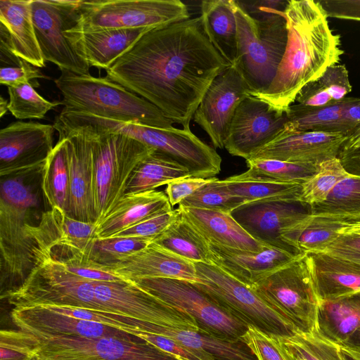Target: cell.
Instances as JSON below:
<instances>
[{
    "mask_svg": "<svg viewBox=\"0 0 360 360\" xmlns=\"http://www.w3.org/2000/svg\"><path fill=\"white\" fill-rule=\"evenodd\" d=\"M228 67L199 16L147 31L105 71L111 81L190 129L207 90Z\"/></svg>",
    "mask_w": 360,
    "mask_h": 360,
    "instance_id": "1",
    "label": "cell"
},
{
    "mask_svg": "<svg viewBox=\"0 0 360 360\" xmlns=\"http://www.w3.org/2000/svg\"><path fill=\"white\" fill-rule=\"evenodd\" d=\"M283 15L288 39L276 77L265 91L252 96L285 112L301 89L338 64L344 51L318 1H288Z\"/></svg>",
    "mask_w": 360,
    "mask_h": 360,
    "instance_id": "2",
    "label": "cell"
},
{
    "mask_svg": "<svg viewBox=\"0 0 360 360\" xmlns=\"http://www.w3.org/2000/svg\"><path fill=\"white\" fill-rule=\"evenodd\" d=\"M0 347L21 360H177L132 335L91 338L1 330Z\"/></svg>",
    "mask_w": 360,
    "mask_h": 360,
    "instance_id": "3",
    "label": "cell"
},
{
    "mask_svg": "<svg viewBox=\"0 0 360 360\" xmlns=\"http://www.w3.org/2000/svg\"><path fill=\"white\" fill-rule=\"evenodd\" d=\"M61 72L55 83L63 97V111L153 127H173L174 122L156 106L107 77Z\"/></svg>",
    "mask_w": 360,
    "mask_h": 360,
    "instance_id": "4",
    "label": "cell"
},
{
    "mask_svg": "<svg viewBox=\"0 0 360 360\" xmlns=\"http://www.w3.org/2000/svg\"><path fill=\"white\" fill-rule=\"evenodd\" d=\"M236 3L238 52L234 66L250 95H255L265 91L276 77L287 44L286 20L281 11L253 18Z\"/></svg>",
    "mask_w": 360,
    "mask_h": 360,
    "instance_id": "5",
    "label": "cell"
},
{
    "mask_svg": "<svg viewBox=\"0 0 360 360\" xmlns=\"http://www.w3.org/2000/svg\"><path fill=\"white\" fill-rule=\"evenodd\" d=\"M53 126L83 127L90 134L94 199L98 223L124 195L137 165L155 150L124 134L108 132L92 125Z\"/></svg>",
    "mask_w": 360,
    "mask_h": 360,
    "instance_id": "6",
    "label": "cell"
},
{
    "mask_svg": "<svg viewBox=\"0 0 360 360\" xmlns=\"http://www.w3.org/2000/svg\"><path fill=\"white\" fill-rule=\"evenodd\" d=\"M22 176L1 177L0 246L2 273L24 282L26 272L30 274L36 264L39 247L35 226L27 222L30 212L37 205V198L23 182Z\"/></svg>",
    "mask_w": 360,
    "mask_h": 360,
    "instance_id": "7",
    "label": "cell"
},
{
    "mask_svg": "<svg viewBox=\"0 0 360 360\" xmlns=\"http://www.w3.org/2000/svg\"><path fill=\"white\" fill-rule=\"evenodd\" d=\"M79 124H90L111 133L124 134L167 157L188 170L191 176L209 179L221 170V158L190 129H164L105 119L80 113Z\"/></svg>",
    "mask_w": 360,
    "mask_h": 360,
    "instance_id": "8",
    "label": "cell"
},
{
    "mask_svg": "<svg viewBox=\"0 0 360 360\" xmlns=\"http://www.w3.org/2000/svg\"><path fill=\"white\" fill-rule=\"evenodd\" d=\"M194 264L198 278L194 283L246 326L276 337H290L300 332L254 288L216 265L200 262Z\"/></svg>",
    "mask_w": 360,
    "mask_h": 360,
    "instance_id": "9",
    "label": "cell"
},
{
    "mask_svg": "<svg viewBox=\"0 0 360 360\" xmlns=\"http://www.w3.org/2000/svg\"><path fill=\"white\" fill-rule=\"evenodd\" d=\"M5 297L13 307L62 305L108 311L96 297L94 281L70 273L42 250L24 282Z\"/></svg>",
    "mask_w": 360,
    "mask_h": 360,
    "instance_id": "10",
    "label": "cell"
},
{
    "mask_svg": "<svg viewBox=\"0 0 360 360\" xmlns=\"http://www.w3.org/2000/svg\"><path fill=\"white\" fill-rule=\"evenodd\" d=\"M190 18L179 0H81L72 32L150 28Z\"/></svg>",
    "mask_w": 360,
    "mask_h": 360,
    "instance_id": "11",
    "label": "cell"
},
{
    "mask_svg": "<svg viewBox=\"0 0 360 360\" xmlns=\"http://www.w3.org/2000/svg\"><path fill=\"white\" fill-rule=\"evenodd\" d=\"M131 281L171 306L188 313L202 333L238 342L242 341L248 328L193 282L169 278H143Z\"/></svg>",
    "mask_w": 360,
    "mask_h": 360,
    "instance_id": "12",
    "label": "cell"
},
{
    "mask_svg": "<svg viewBox=\"0 0 360 360\" xmlns=\"http://www.w3.org/2000/svg\"><path fill=\"white\" fill-rule=\"evenodd\" d=\"M253 288L300 332L316 331L319 300L306 253L272 273Z\"/></svg>",
    "mask_w": 360,
    "mask_h": 360,
    "instance_id": "13",
    "label": "cell"
},
{
    "mask_svg": "<svg viewBox=\"0 0 360 360\" xmlns=\"http://www.w3.org/2000/svg\"><path fill=\"white\" fill-rule=\"evenodd\" d=\"M81 0H32L37 39L46 62L60 71L89 75L90 66L72 49L65 31L76 24Z\"/></svg>",
    "mask_w": 360,
    "mask_h": 360,
    "instance_id": "14",
    "label": "cell"
},
{
    "mask_svg": "<svg viewBox=\"0 0 360 360\" xmlns=\"http://www.w3.org/2000/svg\"><path fill=\"white\" fill-rule=\"evenodd\" d=\"M97 300L108 311L164 327L200 331L188 313L171 306L129 280L94 281Z\"/></svg>",
    "mask_w": 360,
    "mask_h": 360,
    "instance_id": "15",
    "label": "cell"
},
{
    "mask_svg": "<svg viewBox=\"0 0 360 360\" xmlns=\"http://www.w3.org/2000/svg\"><path fill=\"white\" fill-rule=\"evenodd\" d=\"M288 121L286 112L250 95L237 108L224 148L232 155L249 159L274 140Z\"/></svg>",
    "mask_w": 360,
    "mask_h": 360,
    "instance_id": "16",
    "label": "cell"
},
{
    "mask_svg": "<svg viewBox=\"0 0 360 360\" xmlns=\"http://www.w3.org/2000/svg\"><path fill=\"white\" fill-rule=\"evenodd\" d=\"M53 125L14 122L0 131L1 177L41 169L53 149Z\"/></svg>",
    "mask_w": 360,
    "mask_h": 360,
    "instance_id": "17",
    "label": "cell"
},
{
    "mask_svg": "<svg viewBox=\"0 0 360 360\" xmlns=\"http://www.w3.org/2000/svg\"><path fill=\"white\" fill-rule=\"evenodd\" d=\"M54 128L58 132V139L65 141L67 152L69 198L66 214L84 222L97 224L90 134L83 127Z\"/></svg>",
    "mask_w": 360,
    "mask_h": 360,
    "instance_id": "18",
    "label": "cell"
},
{
    "mask_svg": "<svg viewBox=\"0 0 360 360\" xmlns=\"http://www.w3.org/2000/svg\"><path fill=\"white\" fill-rule=\"evenodd\" d=\"M250 95L235 66L228 67L213 80L193 118L207 132L214 148H224L236 110Z\"/></svg>",
    "mask_w": 360,
    "mask_h": 360,
    "instance_id": "19",
    "label": "cell"
},
{
    "mask_svg": "<svg viewBox=\"0 0 360 360\" xmlns=\"http://www.w3.org/2000/svg\"><path fill=\"white\" fill-rule=\"evenodd\" d=\"M310 214V206L283 199L259 200L244 202L231 212L233 218L257 240L302 254L285 245L282 232Z\"/></svg>",
    "mask_w": 360,
    "mask_h": 360,
    "instance_id": "20",
    "label": "cell"
},
{
    "mask_svg": "<svg viewBox=\"0 0 360 360\" xmlns=\"http://www.w3.org/2000/svg\"><path fill=\"white\" fill-rule=\"evenodd\" d=\"M347 136L341 133L285 129L249 159H274L319 165L338 158Z\"/></svg>",
    "mask_w": 360,
    "mask_h": 360,
    "instance_id": "21",
    "label": "cell"
},
{
    "mask_svg": "<svg viewBox=\"0 0 360 360\" xmlns=\"http://www.w3.org/2000/svg\"><path fill=\"white\" fill-rule=\"evenodd\" d=\"M214 265L245 285L254 288L259 281L304 253L297 254L272 245L259 251L243 250L209 243Z\"/></svg>",
    "mask_w": 360,
    "mask_h": 360,
    "instance_id": "22",
    "label": "cell"
},
{
    "mask_svg": "<svg viewBox=\"0 0 360 360\" xmlns=\"http://www.w3.org/2000/svg\"><path fill=\"white\" fill-rule=\"evenodd\" d=\"M11 317L18 329L35 334L91 338L131 335L98 323L59 314L39 305L13 307Z\"/></svg>",
    "mask_w": 360,
    "mask_h": 360,
    "instance_id": "23",
    "label": "cell"
},
{
    "mask_svg": "<svg viewBox=\"0 0 360 360\" xmlns=\"http://www.w3.org/2000/svg\"><path fill=\"white\" fill-rule=\"evenodd\" d=\"M0 49L39 68L46 66L34 30L32 0H0Z\"/></svg>",
    "mask_w": 360,
    "mask_h": 360,
    "instance_id": "24",
    "label": "cell"
},
{
    "mask_svg": "<svg viewBox=\"0 0 360 360\" xmlns=\"http://www.w3.org/2000/svg\"><path fill=\"white\" fill-rule=\"evenodd\" d=\"M103 269L109 270L129 281L143 278H169L198 282L194 263L153 242Z\"/></svg>",
    "mask_w": 360,
    "mask_h": 360,
    "instance_id": "25",
    "label": "cell"
},
{
    "mask_svg": "<svg viewBox=\"0 0 360 360\" xmlns=\"http://www.w3.org/2000/svg\"><path fill=\"white\" fill-rule=\"evenodd\" d=\"M150 28L65 31L72 49L89 66L107 70Z\"/></svg>",
    "mask_w": 360,
    "mask_h": 360,
    "instance_id": "26",
    "label": "cell"
},
{
    "mask_svg": "<svg viewBox=\"0 0 360 360\" xmlns=\"http://www.w3.org/2000/svg\"><path fill=\"white\" fill-rule=\"evenodd\" d=\"M306 256L319 302L360 291V264L325 252H308Z\"/></svg>",
    "mask_w": 360,
    "mask_h": 360,
    "instance_id": "27",
    "label": "cell"
},
{
    "mask_svg": "<svg viewBox=\"0 0 360 360\" xmlns=\"http://www.w3.org/2000/svg\"><path fill=\"white\" fill-rule=\"evenodd\" d=\"M178 210L208 243L250 251L267 245L249 235L231 213L182 206Z\"/></svg>",
    "mask_w": 360,
    "mask_h": 360,
    "instance_id": "28",
    "label": "cell"
},
{
    "mask_svg": "<svg viewBox=\"0 0 360 360\" xmlns=\"http://www.w3.org/2000/svg\"><path fill=\"white\" fill-rule=\"evenodd\" d=\"M171 209L169 199L162 191L153 190L124 195L98 223L97 238H111L122 230Z\"/></svg>",
    "mask_w": 360,
    "mask_h": 360,
    "instance_id": "29",
    "label": "cell"
},
{
    "mask_svg": "<svg viewBox=\"0 0 360 360\" xmlns=\"http://www.w3.org/2000/svg\"><path fill=\"white\" fill-rule=\"evenodd\" d=\"M236 6L235 0H204L200 6L205 33L229 66L237 60Z\"/></svg>",
    "mask_w": 360,
    "mask_h": 360,
    "instance_id": "30",
    "label": "cell"
},
{
    "mask_svg": "<svg viewBox=\"0 0 360 360\" xmlns=\"http://www.w3.org/2000/svg\"><path fill=\"white\" fill-rule=\"evenodd\" d=\"M349 222L323 214H309L285 229L282 241L300 253L323 252L340 235Z\"/></svg>",
    "mask_w": 360,
    "mask_h": 360,
    "instance_id": "31",
    "label": "cell"
},
{
    "mask_svg": "<svg viewBox=\"0 0 360 360\" xmlns=\"http://www.w3.org/2000/svg\"><path fill=\"white\" fill-rule=\"evenodd\" d=\"M360 326V291L332 301L319 302L316 333L339 345Z\"/></svg>",
    "mask_w": 360,
    "mask_h": 360,
    "instance_id": "32",
    "label": "cell"
},
{
    "mask_svg": "<svg viewBox=\"0 0 360 360\" xmlns=\"http://www.w3.org/2000/svg\"><path fill=\"white\" fill-rule=\"evenodd\" d=\"M153 333L169 337L182 345L200 350L214 360H257L242 341L231 342L200 331L154 325Z\"/></svg>",
    "mask_w": 360,
    "mask_h": 360,
    "instance_id": "33",
    "label": "cell"
},
{
    "mask_svg": "<svg viewBox=\"0 0 360 360\" xmlns=\"http://www.w3.org/2000/svg\"><path fill=\"white\" fill-rule=\"evenodd\" d=\"M153 242L193 263L214 264L209 243L180 213Z\"/></svg>",
    "mask_w": 360,
    "mask_h": 360,
    "instance_id": "34",
    "label": "cell"
},
{
    "mask_svg": "<svg viewBox=\"0 0 360 360\" xmlns=\"http://www.w3.org/2000/svg\"><path fill=\"white\" fill-rule=\"evenodd\" d=\"M188 176L191 175L186 169L154 151L135 167L124 195L153 191L175 179Z\"/></svg>",
    "mask_w": 360,
    "mask_h": 360,
    "instance_id": "35",
    "label": "cell"
},
{
    "mask_svg": "<svg viewBox=\"0 0 360 360\" xmlns=\"http://www.w3.org/2000/svg\"><path fill=\"white\" fill-rule=\"evenodd\" d=\"M41 189L51 208L66 213L69 198V175L65 141H58L46 158L41 172Z\"/></svg>",
    "mask_w": 360,
    "mask_h": 360,
    "instance_id": "36",
    "label": "cell"
},
{
    "mask_svg": "<svg viewBox=\"0 0 360 360\" xmlns=\"http://www.w3.org/2000/svg\"><path fill=\"white\" fill-rule=\"evenodd\" d=\"M341 106L342 100L323 107H308L299 103L291 105L285 112L288 121L285 129L345 135L340 120Z\"/></svg>",
    "mask_w": 360,
    "mask_h": 360,
    "instance_id": "37",
    "label": "cell"
},
{
    "mask_svg": "<svg viewBox=\"0 0 360 360\" xmlns=\"http://www.w3.org/2000/svg\"><path fill=\"white\" fill-rule=\"evenodd\" d=\"M310 214L360 222V175L349 173L323 202L310 207Z\"/></svg>",
    "mask_w": 360,
    "mask_h": 360,
    "instance_id": "38",
    "label": "cell"
},
{
    "mask_svg": "<svg viewBox=\"0 0 360 360\" xmlns=\"http://www.w3.org/2000/svg\"><path fill=\"white\" fill-rule=\"evenodd\" d=\"M248 169L240 178L302 184L319 169V165L287 162L274 159L246 160Z\"/></svg>",
    "mask_w": 360,
    "mask_h": 360,
    "instance_id": "39",
    "label": "cell"
},
{
    "mask_svg": "<svg viewBox=\"0 0 360 360\" xmlns=\"http://www.w3.org/2000/svg\"><path fill=\"white\" fill-rule=\"evenodd\" d=\"M224 180L229 191L245 202L266 199L300 201V184L242 179L238 175Z\"/></svg>",
    "mask_w": 360,
    "mask_h": 360,
    "instance_id": "40",
    "label": "cell"
},
{
    "mask_svg": "<svg viewBox=\"0 0 360 360\" xmlns=\"http://www.w3.org/2000/svg\"><path fill=\"white\" fill-rule=\"evenodd\" d=\"M275 337L288 360H343L339 345L316 332H297L290 337Z\"/></svg>",
    "mask_w": 360,
    "mask_h": 360,
    "instance_id": "41",
    "label": "cell"
},
{
    "mask_svg": "<svg viewBox=\"0 0 360 360\" xmlns=\"http://www.w3.org/2000/svg\"><path fill=\"white\" fill-rule=\"evenodd\" d=\"M53 312L75 319L98 323L132 336L139 333H151L153 323L120 314L92 309L62 305H39Z\"/></svg>",
    "mask_w": 360,
    "mask_h": 360,
    "instance_id": "42",
    "label": "cell"
},
{
    "mask_svg": "<svg viewBox=\"0 0 360 360\" xmlns=\"http://www.w3.org/2000/svg\"><path fill=\"white\" fill-rule=\"evenodd\" d=\"M348 174L338 158L322 162L317 172L302 184L300 201L310 207L323 202Z\"/></svg>",
    "mask_w": 360,
    "mask_h": 360,
    "instance_id": "43",
    "label": "cell"
},
{
    "mask_svg": "<svg viewBox=\"0 0 360 360\" xmlns=\"http://www.w3.org/2000/svg\"><path fill=\"white\" fill-rule=\"evenodd\" d=\"M244 202L242 198L229 191L224 180L214 177L183 200L179 206L231 213Z\"/></svg>",
    "mask_w": 360,
    "mask_h": 360,
    "instance_id": "44",
    "label": "cell"
},
{
    "mask_svg": "<svg viewBox=\"0 0 360 360\" xmlns=\"http://www.w3.org/2000/svg\"><path fill=\"white\" fill-rule=\"evenodd\" d=\"M153 240L138 238H97L85 262L103 269L145 248Z\"/></svg>",
    "mask_w": 360,
    "mask_h": 360,
    "instance_id": "45",
    "label": "cell"
},
{
    "mask_svg": "<svg viewBox=\"0 0 360 360\" xmlns=\"http://www.w3.org/2000/svg\"><path fill=\"white\" fill-rule=\"evenodd\" d=\"M8 110L18 120L43 119L48 111L61 105L44 98L30 83L8 86Z\"/></svg>",
    "mask_w": 360,
    "mask_h": 360,
    "instance_id": "46",
    "label": "cell"
},
{
    "mask_svg": "<svg viewBox=\"0 0 360 360\" xmlns=\"http://www.w3.org/2000/svg\"><path fill=\"white\" fill-rule=\"evenodd\" d=\"M179 215L178 209L168 210L122 230L111 238H138L153 240L162 233Z\"/></svg>",
    "mask_w": 360,
    "mask_h": 360,
    "instance_id": "47",
    "label": "cell"
},
{
    "mask_svg": "<svg viewBox=\"0 0 360 360\" xmlns=\"http://www.w3.org/2000/svg\"><path fill=\"white\" fill-rule=\"evenodd\" d=\"M257 360H288L275 336L248 326L241 339Z\"/></svg>",
    "mask_w": 360,
    "mask_h": 360,
    "instance_id": "48",
    "label": "cell"
},
{
    "mask_svg": "<svg viewBox=\"0 0 360 360\" xmlns=\"http://www.w3.org/2000/svg\"><path fill=\"white\" fill-rule=\"evenodd\" d=\"M316 81L334 101L342 100L352 90L348 71L344 65L329 67Z\"/></svg>",
    "mask_w": 360,
    "mask_h": 360,
    "instance_id": "49",
    "label": "cell"
},
{
    "mask_svg": "<svg viewBox=\"0 0 360 360\" xmlns=\"http://www.w3.org/2000/svg\"><path fill=\"white\" fill-rule=\"evenodd\" d=\"M49 78L39 68L22 60L18 65L3 66L0 70V84L8 86L33 84L37 79ZM36 87L39 84L34 83ZM34 86V85L32 84Z\"/></svg>",
    "mask_w": 360,
    "mask_h": 360,
    "instance_id": "50",
    "label": "cell"
},
{
    "mask_svg": "<svg viewBox=\"0 0 360 360\" xmlns=\"http://www.w3.org/2000/svg\"><path fill=\"white\" fill-rule=\"evenodd\" d=\"M323 252L360 264V233H342Z\"/></svg>",
    "mask_w": 360,
    "mask_h": 360,
    "instance_id": "51",
    "label": "cell"
},
{
    "mask_svg": "<svg viewBox=\"0 0 360 360\" xmlns=\"http://www.w3.org/2000/svg\"><path fill=\"white\" fill-rule=\"evenodd\" d=\"M60 262L68 271L85 279L105 282L127 280L114 272L96 267L86 262L74 260Z\"/></svg>",
    "mask_w": 360,
    "mask_h": 360,
    "instance_id": "52",
    "label": "cell"
},
{
    "mask_svg": "<svg viewBox=\"0 0 360 360\" xmlns=\"http://www.w3.org/2000/svg\"><path fill=\"white\" fill-rule=\"evenodd\" d=\"M212 179V178L204 179L193 176L175 179L167 184L165 194L170 205L173 207L179 204L183 200Z\"/></svg>",
    "mask_w": 360,
    "mask_h": 360,
    "instance_id": "53",
    "label": "cell"
},
{
    "mask_svg": "<svg viewBox=\"0 0 360 360\" xmlns=\"http://www.w3.org/2000/svg\"><path fill=\"white\" fill-rule=\"evenodd\" d=\"M328 18L360 21V0H319Z\"/></svg>",
    "mask_w": 360,
    "mask_h": 360,
    "instance_id": "54",
    "label": "cell"
},
{
    "mask_svg": "<svg viewBox=\"0 0 360 360\" xmlns=\"http://www.w3.org/2000/svg\"><path fill=\"white\" fill-rule=\"evenodd\" d=\"M295 101L308 107H323L335 102L317 81L305 85L297 94Z\"/></svg>",
    "mask_w": 360,
    "mask_h": 360,
    "instance_id": "55",
    "label": "cell"
},
{
    "mask_svg": "<svg viewBox=\"0 0 360 360\" xmlns=\"http://www.w3.org/2000/svg\"><path fill=\"white\" fill-rule=\"evenodd\" d=\"M238 5L251 17L255 19L281 11L284 12L288 1L259 0L255 1H238Z\"/></svg>",
    "mask_w": 360,
    "mask_h": 360,
    "instance_id": "56",
    "label": "cell"
},
{
    "mask_svg": "<svg viewBox=\"0 0 360 360\" xmlns=\"http://www.w3.org/2000/svg\"><path fill=\"white\" fill-rule=\"evenodd\" d=\"M340 120L345 134L349 136L360 125V98L345 97L342 100Z\"/></svg>",
    "mask_w": 360,
    "mask_h": 360,
    "instance_id": "57",
    "label": "cell"
},
{
    "mask_svg": "<svg viewBox=\"0 0 360 360\" xmlns=\"http://www.w3.org/2000/svg\"><path fill=\"white\" fill-rule=\"evenodd\" d=\"M359 150H360V125L347 136L342 146L338 158Z\"/></svg>",
    "mask_w": 360,
    "mask_h": 360,
    "instance_id": "58",
    "label": "cell"
},
{
    "mask_svg": "<svg viewBox=\"0 0 360 360\" xmlns=\"http://www.w3.org/2000/svg\"><path fill=\"white\" fill-rule=\"evenodd\" d=\"M338 158L348 173L360 175V150Z\"/></svg>",
    "mask_w": 360,
    "mask_h": 360,
    "instance_id": "59",
    "label": "cell"
},
{
    "mask_svg": "<svg viewBox=\"0 0 360 360\" xmlns=\"http://www.w3.org/2000/svg\"><path fill=\"white\" fill-rule=\"evenodd\" d=\"M338 345L360 353V326L356 328Z\"/></svg>",
    "mask_w": 360,
    "mask_h": 360,
    "instance_id": "60",
    "label": "cell"
},
{
    "mask_svg": "<svg viewBox=\"0 0 360 360\" xmlns=\"http://www.w3.org/2000/svg\"><path fill=\"white\" fill-rule=\"evenodd\" d=\"M339 351L343 360H360V353L339 345Z\"/></svg>",
    "mask_w": 360,
    "mask_h": 360,
    "instance_id": "61",
    "label": "cell"
},
{
    "mask_svg": "<svg viewBox=\"0 0 360 360\" xmlns=\"http://www.w3.org/2000/svg\"><path fill=\"white\" fill-rule=\"evenodd\" d=\"M356 232L360 233V222H354L349 224L345 228L341 231V234L344 233Z\"/></svg>",
    "mask_w": 360,
    "mask_h": 360,
    "instance_id": "62",
    "label": "cell"
},
{
    "mask_svg": "<svg viewBox=\"0 0 360 360\" xmlns=\"http://www.w3.org/2000/svg\"><path fill=\"white\" fill-rule=\"evenodd\" d=\"M8 102L3 97L0 98V117H3V116L6 113L8 110Z\"/></svg>",
    "mask_w": 360,
    "mask_h": 360,
    "instance_id": "63",
    "label": "cell"
}]
</instances>
